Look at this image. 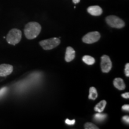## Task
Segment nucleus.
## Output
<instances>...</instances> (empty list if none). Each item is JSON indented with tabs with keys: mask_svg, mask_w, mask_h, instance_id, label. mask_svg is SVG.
<instances>
[{
	"mask_svg": "<svg viewBox=\"0 0 129 129\" xmlns=\"http://www.w3.org/2000/svg\"><path fill=\"white\" fill-rule=\"evenodd\" d=\"M101 38V34L97 31L90 32L83 38V41L86 44H93L98 41Z\"/></svg>",
	"mask_w": 129,
	"mask_h": 129,
	"instance_id": "nucleus-5",
	"label": "nucleus"
},
{
	"mask_svg": "<svg viewBox=\"0 0 129 129\" xmlns=\"http://www.w3.org/2000/svg\"><path fill=\"white\" fill-rule=\"evenodd\" d=\"M124 71H125V76L128 77H129V63H127L125 64Z\"/></svg>",
	"mask_w": 129,
	"mask_h": 129,
	"instance_id": "nucleus-17",
	"label": "nucleus"
},
{
	"mask_svg": "<svg viewBox=\"0 0 129 129\" xmlns=\"http://www.w3.org/2000/svg\"><path fill=\"white\" fill-rule=\"evenodd\" d=\"M60 43V39L58 38H52L50 39L45 40L40 42V44L43 49L46 50H51L59 46Z\"/></svg>",
	"mask_w": 129,
	"mask_h": 129,
	"instance_id": "nucleus-3",
	"label": "nucleus"
},
{
	"mask_svg": "<svg viewBox=\"0 0 129 129\" xmlns=\"http://www.w3.org/2000/svg\"><path fill=\"white\" fill-rule=\"evenodd\" d=\"M122 109L123 111H129V105H123L122 106Z\"/></svg>",
	"mask_w": 129,
	"mask_h": 129,
	"instance_id": "nucleus-20",
	"label": "nucleus"
},
{
	"mask_svg": "<svg viewBox=\"0 0 129 129\" xmlns=\"http://www.w3.org/2000/svg\"><path fill=\"white\" fill-rule=\"evenodd\" d=\"M98 91L96 89V88L94 87H91L90 88L89 90V95H88V99L91 100H95L98 98Z\"/></svg>",
	"mask_w": 129,
	"mask_h": 129,
	"instance_id": "nucleus-12",
	"label": "nucleus"
},
{
	"mask_svg": "<svg viewBox=\"0 0 129 129\" xmlns=\"http://www.w3.org/2000/svg\"><path fill=\"white\" fill-rule=\"evenodd\" d=\"M7 87H3L0 89V98L4 96V95L6 94V92L7 91Z\"/></svg>",
	"mask_w": 129,
	"mask_h": 129,
	"instance_id": "nucleus-16",
	"label": "nucleus"
},
{
	"mask_svg": "<svg viewBox=\"0 0 129 129\" xmlns=\"http://www.w3.org/2000/svg\"><path fill=\"white\" fill-rule=\"evenodd\" d=\"M22 39V32L18 29H12L10 30L6 37V41L9 44L15 46Z\"/></svg>",
	"mask_w": 129,
	"mask_h": 129,
	"instance_id": "nucleus-2",
	"label": "nucleus"
},
{
	"mask_svg": "<svg viewBox=\"0 0 129 129\" xmlns=\"http://www.w3.org/2000/svg\"><path fill=\"white\" fill-rule=\"evenodd\" d=\"M122 120L124 122H125V123L127 124H129V117L128 115L124 116V117H122Z\"/></svg>",
	"mask_w": 129,
	"mask_h": 129,
	"instance_id": "nucleus-19",
	"label": "nucleus"
},
{
	"mask_svg": "<svg viewBox=\"0 0 129 129\" xmlns=\"http://www.w3.org/2000/svg\"><path fill=\"white\" fill-rule=\"evenodd\" d=\"M72 1H73L74 4H77V3H80V0H72Z\"/></svg>",
	"mask_w": 129,
	"mask_h": 129,
	"instance_id": "nucleus-22",
	"label": "nucleus"
},
{
	"mask_svg": "<svg viewBox=\"0 0 129 129\" xmlns=\"http://www.w3.org/2000/svg\"><path fill=\"white\" fill-rule=\"evenodd\" d=\"M106 22L108 25L112 28L120 29L123 28L125 25L124 22L122 19L115 16L111 15L106 17Z\"/></svg>",
	"mask_w": 129,
	"mask_h": 129,
	"instance_id": "nucleus-4",
	"label": "nucleus"
},
{
	"mask_svg": "<svg viewBox=\"0 0 129 129\" xmlns=\"http://www.w3.org/2000/svg\"><path fill=\"white\" fill-rule=\"evenodd\" d=\"M83 61L85 63L88 65H92L94 63L95 59L91 56L88 55H85L83 57Z\"/></svg>",
	"mask_w": 129,
	"mask_h": 129,
	"instance_id": "nucleus-13",
	"label": "nucleus"
},
{
	"mask_svg": "<svg viewBox=\"0 0 129 129\" xmlns=\"http://www.w3.org/2000/svg\"><path fill=\"white\" fill-rule=\"evenodd\" d=\"M41 30V26L39 23L35 22H29L25 25L24 33L28 40L34 39L40 34Z\"/></svg>",
	"mask_w": 129,
	"mask_h": 129,
	"instance_id": "nucleus-1",
	"label": "nucleus"
},
{
	"mask_svg": "<svg viewBox=\"0 0 129 129\" xmlns=\"http://www.w3.org/2000/svg\"><path fill=\"white\" fill-rule=\"evenodd\" d=\"M75 122V120H70L69 119H67L65 120V123L68 125H74Z\"/></svg>",
	"mask_w": 129,
	"mask_h": 129,
	"instance_id": "nucleus-18",
	"label": "nucleus"
},
{
	"mask_svg": "<svg viewBox=\"0 0 129 129\" xmlns=\"http://www.w3.org/2000/svg\"><path fill=\"white\" fill-rule=\"evenodd\" d=\"M106 105V101H102L98 103L94 107V111L98 112H102L104 111Z\"/></svg>",
	"mask_w": 129,
	"mask_h": 129,
	"instance_id": "nucleus-11",
	"label": "nucleus"
},
{
	"mask_svg": "<svg viewBox=\"0 0 129 129\" xmlns=\"http://www.w3.org/2000/svg\"><path fill=\"white\" fill-rule=\"evenodd\" d=\"M75 56V51L73 48L71 47H68L66 50L65 57L64 59L67 62H71L73 60Z\"/></svg>",
	"mask_w": 129,
	"mask_h": 129,
	"instance_id": "nucleus-8",
	"label": "nucleus"
},
{
	"mask_svg": "<svg viewBox=\"0 0 129 129\" xmlns=\"http://www.w3.org/2000/svg\"><path fill=\"white\" fill-rule=\"evenodd\" d=\"M84 128L85 129H98L99 127H97L96 125L93 124L91 122H87L85 124Z\"/></svg>",
	"mask_w": 129,
	"mask_h": 129,
	"instance_id": "nucleus-15",
	"label": "nucleus"
},
{
	"mask_svg": "<svg viewBox=\"0 0 129 129\" xmlns=\"http://www.w3.org/2000/svg\"><path fill=\"white\" fill-rule=\"evenodd\" d=\"M121 96L124 99H128L129 98V93H125L124 94H121Z\"/></svg>",
	"mask_w": 129,
	"mask_h": 129,
	"instance_id": "nucleus-21",
	"label": "nucleus"
},
{
	"mask_svg": "<svg viewBox=\"0 0 129 129\" xmlns=\"http://www.w3.org/2000/svg\"><path fill=\"white\" fill-rule=\"evenodd\" d=\"M114 85L115 88L120 90H123L125 88V83L122 78H116L114 80Z\"/></svg>",
	"mask_w": 129,
	"mask_h": 129,
	"instance_id": "nucleus-10",
	"label": "nucleus"
},
{
	"mask_svg": "<svg viewBox=\"0 0 129 129\" xmlns=\"http://www.w3.org/2000/svg\"><path fill=\"white\" fill-rule=\"evenodd\" d=\"M87 12L91 15L94 16H99L102 14V9L98 6H90L87 9Z\"/></svg>",
	"mask_w": 129,
	"mask_h": 129,
	"instance_id": "nucleus-9",
	"label": "nucleus"
},
{
	"mask_svg": "<svg viewBox=\"0 0 129 129\" xmlns=\"http://www.w3.org/2000/svg\"><path fill=\"white\" fill-rule=\"evenodd\" d=\"M107 117V115L105 114H101V112H98L94 115V119L98 122H102L104 121Z\"/></svg>",
	"mask_w": 129,
	"mask_h": 129,
	"instance_id": "nucleus-14",
	"label": "nucleus"
},
{
	"mask_svg": "<svg viewBox=\"0 0 129 129\" xmlns=\"http://www.w3.org/2000/svg\"><path fill=\"white\" fill-rule=\"evenodd\" d=\"M13 71V67L9 64H0V77H6L10 75Z\"/></svg>",
	"mask_w": 129,
	"mask_h": 129,
	"instance_id": "nucleus-7",
	"label": "nucleus"
},
{
	"mask_svg": "<svg viewBox=\"0 0 129 129\" xmlns=\"http://www.w3.org/2000/svg\"><path fill=\"white\" fill-rule=\"evenodd\" d=\"M101 69L104 73H108L112 68V62L110 58L107 55H103L101 57Z\"/></svg>",
	"mask_w": 129,
	"mask_h": 129,
	"instance_id": "nucleus-6",
	"label": "nucleus"
}]
</instances>
